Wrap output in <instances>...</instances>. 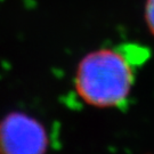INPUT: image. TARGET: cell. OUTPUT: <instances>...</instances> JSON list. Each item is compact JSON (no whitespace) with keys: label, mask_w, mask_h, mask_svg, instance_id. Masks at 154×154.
Returning <instances> with one entry per match:
<instances>
[{"label":"cell","mask_w":154,"mask_h":154,"mask_svg":"<svg viewBox=\"0 0 154 154\" xmlns=\"http://www.w3.org/2000/svg\"><path fill=\"white\" fill-rule=\"evenodd\" d=\"M145 17L149 30L154 33V0H147L145 6Z\"/></svg>","instance_id":"obj_3"},{"label":"cell","mask_w":154,"mask_h":154,"mask_svg":"<svg viewBox=\"0 0 154 154\" xmlns=\"http://www.w3.org/2000/svg\"><path fill=\"white\" fill-rule=\"evenodd\" d=\"M134 81L130 61L121 51H91L79 63L74 88L87 104L97 107L120 105L128 97Z\"/></svg>","instance_id":"obj_1"},{"label":"cell","mask_w":154,"mask_h":154,"mask_svg":"<svg viewBox=\"0 0 154 154\" xmlns=\"http://www.w3.org/2000/svg\"><path fill=\"white\" fill-rule=\"evenodd\" d=\"M49 137L34 116L13 112L0 120V154H46Z\"/></svg>","instance_id":"obj_2"}]
</instances>
